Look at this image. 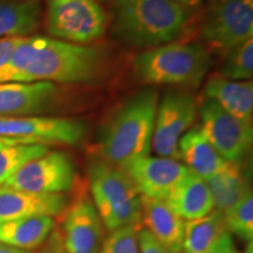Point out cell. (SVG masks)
<instances>
[{"label":"cell","instance_id":"6da1fadb","mask_svg":"<svg viewBox=\"0 0 253 253\" xmlns=\"http://www.w3.org/2000/svg\"><path fill=\"white\" fill-rule=\"evenodd\" d=\"M103 68L104 54L97 47L77 45L49 37H25L0 73V84L36 81L90 84L99 80Z\"/></svg>","mask_w":253,"mask_h":253},{"label":"cell","instance_id":"7a4b0ae2","mask_svg":"<svg viewBox=\"0 0 253 253\" xmlns=\"http://www.w3.org/2000/svg\"><path fill=\"white\" fill-rule=\"evenodd\" d=\"M190 11L171 0H113L115 36L136 48L150 49L175 41L185 30Z\"/></svg>","mask_w":253,"mask_h":253},{"label":"cell","instance_id":"3957f363","mask_svg":"<svg viewBox=\"0 0 253 253\" xmlns=\"http://www.w3.org/2000/svg\"><path fill=\"white\" fill-rule=\"evenodd\" d=\"M157 104V90L143 88L109 116L99 136L102 160L121 166L132 158L149 156Z\"/></svg>","mask_w":253,"mask_h":253},{"label":"cell","instance_id":"277c9868","mask_svg":"<svg viewBox=\"0 0 253 253\" xmlns=\"http://www.w3.org/2000/svg\"><path fill=\"white\" fill-rule=\"evenodd\" d=\"M211 65L210 52L196 42H172L138 54L132 67L140 80L151 86L198 87Z\"/></svg>","mask_w":253,"mask_h":253},{"label":"cell","instance_id":"5b68a950","mask_svg":"<svg viewBox=\"0 0 253 253\" xmlns=\"http://www.w3.org/2000/svg\"><path fill=\"white\" fill-rule=\"evenodd\" d=\"M88 178L93 203L107 230L141 224V195L121 168L100 158L89 166Z\"/></svg>","mask_w":253,"mask_h":253},{"label":"cell","instance_id":"8992f818","mask_svg":"<svg viewBox=\"0 0 253 253\" xmlns=\"http://www.w3.org/2000/svg\"><path fill=\"white\" fill-rule=\"evenodd\" d=\"M108 19L96 0H46L45 28L50 38L88 45L104 36Z\"/></svg>","mask_w":253,"mask_h":253},{"label":"cell","instance_id":"52a82bcc","mask_svg":"<svg viewBox=\"0 0 253 253\" xmlns=\"http://www.w3.org/2000/svg\"><path fill=\"white\" fill-rule=\"evenodd\" d=\"M199 33L209 52L225 55L253 38V0H217L205 11Z\"/></svg>","mask_w":253,"mask_h":253},{"label":"cell","instance_id":"ba28073f","mask_svg":"<svg viewBox=\"0 0 253 253\" xmlns=\"http://www.w3.org/2000/svg\"><path fill=\"white\" fill-rule=\"evenodd\" d=\"M198 114L195 96L182 89H170L157 104L151 148L160 157L181 160L178 142L194 125Z\"/></svg>","mask_w":253,"mask_h":253},{"label":"cell","instance_id":"9c48e42d","mask_svg":"<svg viewBox=\"0 0 253 253\" xmlns=\"http://www.w3.org/2000/svg\"><path fill=\"white\" fill-rule=\"evenodd\" d=\"M81 121L48 116H1L0 138L21 144H77L84 137Z\"/></svg>","mask_w":253,"mask_h":253},{"label":"cell","instance_id":"30bf717a","mask_svg":"<svg viewBox=\"0 0 253 253\" xmlns=\"http://www.w3.org/2000/svg\"><path fill=\"white\" fill-rule=\"evenodd\" d=\"M77 182V168L68 154L48 151L21 167L4 184L32 194H63Z\"/></svg>","mask_w":253,"mask_h":253},{"label":"cell","instance_id":"8fae6325","mask_svg":"<svg viewBox=\"0 0 253 253\" xmlns=\"http://www.w3.org/2000/svg\"><path fill=\"white\" fill-rule=\"evenodd\" d=\"M209 141L229 163H240L251 150L252 123L243 121L224 110L214 101L204 99L198 107Z\"/></svg>","mask_w":253,"mask_h":253},{"label":"cell","instance_id":"7c38bea8","mask_svg":"<svg viewBox=\"0 0 253 253\" xmlns=\"http://www.w3.org/2000/svg\"><path fill=\"white\" fill-rule=\"evenodd\" d=\"M119 167L129 176L141 196L162 201L190 171L176 160L151 156L132 158Z\"/></svg>","mask_w":253,"mask_h":253},{"label":"cell","instance_id":"4fadbf2b","mask_svg":"<svg viewBox=\"0 0 253 253\" xmlns=\"http://www.w3.org/2000/svg\"><path fill=\"white\" fill-rule=\"evenodd\" d=\"M62 242L66 253H97L103 242V223L93 201L81 195L63 211Z\"/></svg>","mask_w":253,"mask_h":253},{"label":"cell","instance_id":"5bb4252c","mask_svg":"<svg viewBox=\"0 0 253 253\" xmlns=\"http://www.w3.org/2000/svg\"><path fill=\"white\" fill-rule=\"evenodd\" d=\"M58 90L48 81L0 84V115L38 116L54 106Z\"/></svg>","mask_w":253,"mask_h":253},{"label":"cell","instance_id":"9a60e30c","mask_svg":"<svg viewBox=\"0 0 253 253\" xmlns=\"http://www.w3.org/2000/svg\"><path fill=\"white\" fill-rule=\"evenodd\" d=\"M67 207L63 194H32L0 185V224L36 216L56 217Z\"/></svg>","mask_w":253,"mask_h":253},{"label":"cell","instance_id":"2e32d148","mask_svg":"<svg viewBox=\"0 0 253 253\" xmlns=\"http://www.w3.org/2000/svg\"><path fill=\"white\" fill-rule=\"evenodd\" d=\"M141 224H143L145 229L169 253H181L183 250L185 220L162 199L141 196Z\"/></svg>","mask_w":253,"mask_h":253},{"label":"cell","instance_id":"e0dca14e","mask_svg":"<svg viewBox=\"0 0 253 253\" xmlns=\"http://www.w3.org/2000/svg\"><path fill=\"white\" fill-rule=\"evenodd\" d=\"M178 151L184 166L196 176L205 179L226 167V162L209 141L201 125L190 128L178 142Z\"/></svg>","mask_w":253,"mask_h":253},{"label":"cell","instance_id":"ac0fdd59","mask_svg":"<svg viewBox=\"0 0 253 253\" xmlns=\"http://www.w3.org/2000/svg\"><path fill=\"white\" fill-rule=\"evenodd\" d=\"M204 99L217 104L243 121L252 123L253 116V82L233 81L213 75L204 87Z\"/></svg>","mask_w":253,"mask_h":253},{"label":"cell","instance_id":"d6986e66","mask_svg":"<svg viewBox=\"0 0 253 253\" xmlns=\"http://www.w3.org/2000/svg\"><path fill=\"white\" fill-rule=\"evenodd\" d=\"M166 202L185 220L198 219L210 213L214 209L212 196L207 183L191 171L177 183L166 198Z\"/></svg>","mask_w":253,"mask_h":253},{"label":"cell","instance_id":"ffe728a7","mask_svg":"<svg viewBox=\"0 0 253 253\" xmlns=\"http://www.w3.org/2000/svg\"><path fill=\"white\" fill-rule=\"evenodd\" d=\"M53 217L36 216L0 224V244L33 250L45 243L54 229Z\"/></svg>","mask_w":253,"mask_h":253},{"label":"cell","instance_id":"44dd1931","mask_svg":"<svg viewBox=\"0 0 253 253\" xmlns=\"http://www.w3.org/2000/svg\"><path fill=\"white\" fill-rule=\"evenodd\" d=\"M227 233L230 232L224 213L213 209L204 217L185 221L183 250L184 253H208L212 251Z\"/></svg>","mask_w":253,"mask_h":253},{"label":"cell","instance_id":"7402d4cb","mask_svg":"<svg viewBox=\"0 0 253 253\" xmlns=\"http://www.w3.org/2000/svg\"><path fill=\"white\" fill-rule=\"evenodd\" d=\"M205 183L212 196L214 210L223 213L251 191L249 178L239 163H227L219 172L205 179Z\"/></svg>","mask_w":253,"mask_h":253},{"label":"cell","instance_id":"603a6c76","mask_svg":"<svg viewBox=\"0 0 253 253\" xmlns=\"http://www.w3.org/2000/svg\"><path fill=\"white\" fill-rule=\"evenodd\" d=\"M41 23V6L38 0H0V39L25 38L34 33Z\"/></svg>","mask_w":253,"mask_h":253},{"label":"cell","instance_id":"cb8c5ba5","mask_svg":"<svg viewBox=\"0 0 253 253\" xmlns=\"http://www.w3.org/2000/svg\"><path fill=\"white\" fill-rule=\"evenodd\" d=\"M45 144H5L0 147V185L32 160L48 153Z\"/></svg>","mask_w":253,"mask_h":253},{"label":"cell","instance_id":"d4e9b609","mask_svg":"<svg viewBox=\"0 0 253 253\" xmlns=\"http://www.w3.org/2000/svg\"><path fill=\"white\" fill-rule=\"evenodd\" d=\"M219 75L233 81L251 80L253 77V38L226 53Z\"/></svg>","mask_w":253,"mask_h":253},{"label":"cell","instance_id":"484cf974","mask_svg":"<svg viewBox=\"0 0 253 253\" xmlns=\"http://www.w3.org/2000/svg\"><path fill=\"white\" fill-rule=\"evenodd\" d=\"M225 224L230 233L251 243L253 238V195L249 191L238 203L224 212Z\"/></svg>","mask_w":253,"mask_h":253},{"label":"cell","instance_id":"4316f807","mask_svg":"<svg viewBox=\"0 0 253 253\" xmlns=\"http://www.w3.org/2000/svg\"><path fill=\"white\" fill-rule=\"evenodd\" d=\"M142 224L114 230L103 239L97 253H138V230Z\"/></svg>","mask_w":253,"mask_h":253},{"label":"cell","instance_id":"83f0119b","mask_svg":"<svg viewBox=\"0 0 253 253\" xmlns=\"http://www.w3.org/2000/svg\"><path fill=\"white\" fill-rule=\"evenodd\" d=\"M138 253H169L147 229L138 230Z\"/></svg>","mask_w":253,"mask_h":253},{"label":"cell","instance_id":"f1b7e54d","mask_svg":"<svg viewBox=\"0 0 253 253\" xmlns=\"http://www.w3.org/2000/svg\"><path fill=\"white\" fill-rule=\"evenodd\" d=\"M21 38L18 37L2 38V39H0V73L7 66Z\"/></svg>","mask_w":253,"mask_h":253},{"label":"cell","instance_id":"f546056e","mask_svg":"<svg viewBox=\"0 0 253 253\" xmlns=\"http://www.w3.org/2000/svg\"><path fill=\"white\" fill-rule=\"evenodd\" d=\"M208 253H239V252L237 251L231 233H227V235L220 240L219 244H218L216 248L212 250V251H210Z\"/></svg>","mask_w":253,"mask_h":253},{"label":"cell","instance_id":"4dcf8cb0","mask_svg":"<svg viewBox=\"0 0 253 253\" xmlns=\"http://www.w3.org/2000/svg\"><path fill=\"white\" fill-rule=\"evenodd\" d=\"M45 253H66L61 233L55 232V235L50 237L49 244L47 246Z\"/></svg>","mask_w":253,"mask_h":253},{"label":"cell","instance_id":"1f68e13d","mask_svg":"<svg viewBox=\"0 0 253 253\" xmlns=\"http://www.w3.org/2000/svg\"><path fill=\"white\" fill-rule=\"evenodd\" d=\"M171 1L181 5L182 7H184L190 11V9H196L201 7V5L203 4L204 0H171Z\"/></svg>","mask_w":253,"mask_h":253},{"label":"cell","instance_id":"d6a6232c","mask_svg":"<svg viewBox=\"0 0 253 253\" xmlns=\"http://www.w3.org/2000/svg\"><path fill=\"white\" fill-rule=\"evenodd\" d=\"M0 253H30V252H27L26 250L13 248V246L0 244Z\"/></svg>","mask_w":253,"mask_h":253},{"label":"cell","instance_id":"836d02e7","mask_svg":"<svg viewBox=\"0 0 253 253\" xmlns=\"http://www.w3.org/2000/svg\"><path fill=\"white\" fill-rule=\"evenodd\" d=\"M5 144H21V143H17V142L9 141V140H1V138H0V147Z\"/></svg>","mask_w":253,"mask_h":253},{"label":"cell","instance_id":"e575fe53","mask_svg":"<svg viewBox=\"0 0 253 253\" xmlns=\"http://www.w3.org/2000/svg\"><path fill=\"white\" fill-rule=\"evenodd\" d=\"M245 253H252V242L249 243V248L245 251Z\"/></svg>","mask_w":253,"mask_h":253},{"label":"cell","instance_id":"d590c367","mask_svg":"<svg viewBox=\"0 0 253 253\" xmlns=\"http://www.w3.org/2000/svg\"><path fill=\"white\" fill-rule=\"evenodd\" d=\"M96 1H99V2H104V1H107V0H96Z\"/></svg>","mask_w":253,"mask_h":253},{"label":"cell","instance_id":"8d00e7d4","mask_svg":"<svg viewBox=\"0 0 253 253\" xmlns=\"http://www.w3.org/2000/svg\"><path fill=\"white\" fill-rule=\"evenodd\" d=\"M19 1H31V0H19Z\"/></svg>","mask_w":253,"mask_h":253}]
</instances>
